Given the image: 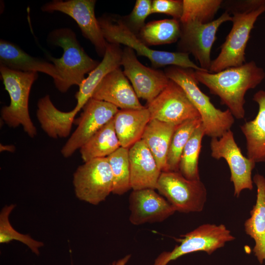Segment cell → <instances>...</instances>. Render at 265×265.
<instances>
[{"instance_id":"1","label":"cell","mask_w":265,"mask_h":265,"mask_svg":"<svg viewBox=\"0 0 265 265\" xmlns=\"http://www.w3.org/2000/svg\"><path fill=\"white\" fill-rule=\"evenodd\" d=\"M194 75L198 83L219 98L221 104L228 107L234 117L241 119L245 116V95L261 83L265 72L252 60L217 73L194 70Z\"/></svg>"},{"instance_id":"2","label":"cell","mask_w":265,"mask_h":265,"mask_svg":"<svg viewBox=\"0 0 265 265\" xmlns=\"http://www.w3.org/2000/svg\"><path fill=\"white\" fill-rule=\"evenodd\" d=\"M194 70L177 66H169L164 73L184 90L197 110L205 135L219 138L232 127L235 117L227 109L222 111L215 107L208 96L203 92L194 75Z\"/></svg>"},{"instance_id":"3","label":"cell","mask_w":265,"mask_h":265,"mask_svg":"<svg viewBox=\"0 0 265 265\" xmlns=\"http://www.w3.org/2000/svg\"><path fill=\"white\" fill-rule=\"evenodd\" d=\"M98 20L107 43L123 44L130 48L135 51L137 55L148 58L155 68L177 66L194 70L206 71L192 61L189 54L150 48L131 30L122 18L103 15L98 18Z\"/></svg>"},{"instance_id":"4","label":"cell","mask_w":265,"mask_h":265,"mask_svg":"<svg viewBox=\"0 0 265 265\" xmlns=\"http://www.w3.org/2000/svg\"><path fill=\"white\" fill-rule=\"evenodd\" d=\"M48 39L53 45L61 47L63 51L60 58L48 55L62 79L58 89L61 93H65L73 85L79 86L85 78V75L100 63L85 53L75 33L70 28L53 30L49 34Z\"/></svg>"},{"instance_id":"5","label":"cell","mask_w":265,"mask_h":265,"mask_svg":"<svg viewBox=\"0 0 265 265\" xmlns=\"http://www.w3.org/2000/svg\"><path fill=\"white\" fill-rule=\"evenodd\" d=\"M0 73L10 100L9 105L1 109L2 120L11 128L22 126L25 132L33 138L37 134V130L30 117L28 101L38 73L12 70L0 64Z\"/></svg>"},{"instance_id":"6","label":"cell","mask_w":265,"mask_h":265,"mask_svg":"<svg viewBox=\"0 0 265 265\" xmlns=\"http://www.w3.org/2000/svg\"><path fill=\"white\" fill-rule=\"evenodd\" d=\"M265 12V3L249 11L232 14V27L218 55L212 60L210 72L217 73L246 62L245 50L251 31L258 17Z\"/></svg>"},{"instance_id":"7","label":"cell","mask_w":265,"mask_h":265,"mask_svg":"<svg viewBox=\"0 0 265 265\" xmlns=\"http://www.w3.org/2000/svg\"><path fill=\"white\" fill-rule=\"evenodd\" d=\"M156 189L180 212H200L207 201V189L201 180L187 179L179 171L161 172Z\"/></svg>"},{"instance_id":"8","label":"cell","mask_w":265,"mask_h":265,"mask_svg":"<svg viewBox=\"0 0 265 265\" xmlns=\"http://www.w3.org/2000/svg\"><path fill=\"white\" fill-rule=\"evenodd\" d=\"M176 238L180 243L169 252H162L155 260L154 265H166L169 262L187 254L203 251L211 255L224 246L235 238L225 225L206 223Z\"/></svg>"},{"instance_id":"9","label":"cell","mask_w":265,"mask_h":265,"mask_svg":"<svg viewBox=\"0 0 265 265\" xmlns=\"http://www.w3.org/2000/svg\"><path fill=\"white\" fill-rule=\"evenodd\" d=\"M76 197L97 205L112 193L113 177L107 158L91 159L79 166L73 174Z\"/></svg>"},{"instance_id":"10","label":"cell","mask_w":265,"mask_h":265,"mask_svg":"<svg viewBox=\"0 0 265 265\" xmlns=\"http://www.w3.org/2000/svg\"><path fill=\"white\" fill-rule=\"evenodd\" d=\"M232 16L224 12L219 17L207 24L195 22L181 23V33L178 41V52L191 54L200 67L209 71L212 60L211 53L216 34L224 23L232 21Z\"/></svg>"},{"instance_id":"11","label":"cell","mask_w":265,"mask_h":265,"mask_svg":"<svg viewBox=\"0 0 265 265\" xmlns=\"http://www.w3.org/2000/svg\"><path fill=\"white\" fill-rule=\"evenodd\" d=\"M210 149L213 158H223L226 161L230 170V181L233 184L235 196L239 197L244 189H253L252 172L256 162L242 154L231 130L219 138H212Z\"/></svg>"},{"instance_id":"12","label":"cell","mask_w":265,"mask_h":265,"mask_svg":"<svg viewBox=\"0 0 265 265\" xmlns=\"http://www.w3.org/2000/svg\"><path fill=\"white\" fill-rule=\"evenodd\" d=\"M95 0H53L41 7L44 12L59 11L73 19L83 36L94 45L97 53L104 56L107 42L95 14Z\"/></svg>"},{"instance_id":"13","label":"cell","mask_w":265,"mask_h":265,"mask_svg":"<svg viewBox=\"0 0 265 265\" xmlns=\"http://www.w3.org/2000/svg\"><path fill=\"white\" fill-rule=\"evenodd\" d=\"M147 105L151 119L177 126L187 120L201 119L183 88L171 80L165 88Z\"/></svg>"},{"instance_id":"14","label":"cell","mask_w":265,"mask_h":265,"mask_svg":"<svg viewBox=\"0 0 265 265\" xmlns=\"http://www.w3.org/2000/svg\"><path fill=\"white\" fill-rule=\"evenodd\" d=\"M82 109L77 128L61 150L65 158L71 157L80 149L119 111L116 106L93 98L89 99Z\"/></svg>"},{"instance_id":"15","label":"cell","mask_w":265,"mask_h":265,"mask_svg":"<svg viewBox=\"0 0 265 265\" xmlns=\"http://www.w3.org/2000/svg\"><path fill=\"white\" fill-rule=\"evenodd\" d=\"M121 65L138 98L147 101L154 100L167 86L169 79L164 72L143 65L135 52L126 47L123 50Z\"/></svg>"},{"instance_id":"16","label":"cell","mask_w":265,"mask_h":265,"mask_svg":"<svg viewBox=\"0 0 265 265\" xmlns=\"http://www.w3.org/2000/svg\"><path fill=\"white\" fill-rule=\"evenodd\" d=\"M129 203V220L135 225L162 222L176 212L166 199L151 188L132 190Z\"/></svg>"},{"instance_id":"17","label":"cell","mask_w":265,"mask_h":265,"mask_svg":"<svg viewBox=\"0 0 265 265\" xmlns=\"http://www.w3.org/2000/svg\"><path fill=\"white\" fill-rule=\"evenodd\" d=\"M91 98L109 103L121 109L144 108L132 85L118 67L109 73L95 90Z\"/></svg>"},{"instance_id":"18","label":"cell","mask_w":265,"mask_h":265,"mask_svg":"<svg viewBox=\"0 0 265 265\" xmlns=\"http://www.w3.org/2000/svg\"><path fill=\"white\" fill-rule=\"evenodd\" d=\"M129 157L132 189H156L161 171L143 140H139L129 148Z\"/></svg>"},{"instance_id":"19","label":"cell","mask_w":265,"mask_h":265,"mask_svg":"<svg viewBox=\"0 0 265 265\" xmlns=\"http://www.w3.org/2000/svg\"><path fill=\"white\" fill-rule=\"evenodd\" d=\"M0 64L11 69L27 72H41L51 76L58 90L62 79L55 66L43 59L33 57L9 41H0Z\"/></svg>"},{"instance_id":"20","label":"cell","mask_w":265,"mask_h":265,"mask_svg":"<svg viewBox=\"0 0 265 265\" xmlns=\"http://www.w3.org/2000/svg\"><path fill=\"white\" fill-rule=\"evenodd\" d=\"M122 53L120 45L107 43L102 60L79 86V89L75 95L77 105L73 109L76 113H78L92 98L95 90L103 79L109 73L120 67Z\"/></svg>"},{"instance_id":"21","label":"cell","mask_w":265,"mask_h":265,"mask_svg":"<svg viewBox=\"0 0 265 265\" xmlns=\"http://www.w3.org/2000/svg\"><path fill=\"white\" fill-rule=\"evenodd\" d=\"M253 181L257 186V199L244 226L246 234L254 240L253 252L262 264L265 261V178L257 174Z\"/></svg>"},{"instance_id":"22","label":"cell","mask_w":265,"mask_h":265,"mask_svg":"<svg viewBox=\"0 0 265 265\" xmlns=\"http://www.w3.org/2000/svg\"><path fill=\"white\" fill-rule=\"evenodd\" d=\"M253 100L258 105V113L240 129L246 140L247 157L256 163L265 162V90L257 91Z\"/></svg>"},{"instance_id":"23","label":"cell","mask_w":265,"mask_h":265,"mask_svg":"<svg viewBox=\"0 0 265 265\" xmlns=\"http://www.w3.org/2000/svg\"><path fill=\"white\" fill-rule=\"evenodd\" d=\"M37 106V119L41 128L49 137L58 138L69 136L77 114L73 110L68 112L59 110L48 95L40 98Z\"/></svg>"},{"instance_id":"24","label":"cell","mask_w":265,"mask_h":265,"mask_svg":"<svg viewBox=\"0 0 265 265\" xmlns=\"http://www.w3.org/2000/svg\"><path fill=\"white\" fill-rule=\"evenodd\" d=\"M151 119L145 106L139 109H120L113 117L114 126L121 147L130 148L141 139Z\"/></svg>"},{"instance_id":"25","label":"cell","mask_w":265,"mask_h":265,"mask_svg":"<svg viewBox=\"0 0 265 265\" xmlns=\"http://www.w3.org/2000/svg\"><path fill=\"white\" fill-rule=\"evenodd\" d=\"M176 126L156 119H150L141 137L161 172L167 171V157Z\"/></svg>"},{"instance_id":"26","label":"cell","mask_w":265,"mask_h":265,"mask_svg":"<svg viewBox=\"0 0 265 265\" xmlns=\"http://www.w3.org/2000/svg\"><path fill=\"white\" fill-rule=\"evenodd\" d=\"M121 147L116 133L113 118L95 133L80 149L84 162L107 158Z\"/></svg>"},{"instance_id":"27","label":"cell","mask_w":265,"mask_h":265,"mask_svg":"<svg viewBox=\"0 0 265 265\" xmlns=\"http://www.w3.org/2000/svg\"><path fill=\"white\" fill-rule=\"evenodd\" d=\"M181 33L180 20L166 19L146 24L137 34L146 45L157 46L178 41Z\"/></svg>"},{"instance_id":"28","label":"cell","mask_w":265,"mask_h":265,"mask_svg":"<svg viewBox=\"0 0 265 265\" xmlns=\"http://www.w3.org/2000/svg\"><path fill=\"white\" fill-rule=\"evenodd\" d=\"M205 135V131L201 123L194 131L182 152L179 164V172L187 179L200 180L198 160L202 139Z\"/></svg>"},{"instance_id":"29","label":"cell","mask_w":265,"mask_h":265,"mask_svg":"<svg viewBox=\"0 0 265 265\" xmlns=\"http://www.w3.org/2000/svg\"><path fill=\"white\" fill-rule=\"evenodd\" d=\"M129 148L120 147L107 157L112 172V193L121 195L132 189Z\"/></svg>"},{"instance_id":"30","label":"cell","mask_w":265,"mask_h":265,"mask_svg":"<svg viewBox=\"0 0 265 265\" xmlns=\"http://www.w3.org/2000/svg\"><path fill=\"white\" fill-rule=\"evenodd\" d=\"M201 119L187 120L177 125L172 135L166 159L167 171H179L182 152Z\"/></svg>"},{"instance_id":"31","label":"cell","mask_w":265,"mask_h":265,"mask_svg":"<svg viewBox=\"0 0 265 265\" xmlns=\"http://www.w3.org/2000/svg\"><path fill=\"white\" fill-rule=\"evenodd\" d=\"M181 23L195 22L207 24L213 21L222 0H183Z\"/></svg>"},{"instance_id":"32","label":"cell","mask_w":265,"mask_h":265,"mask_svg":"<svg viewBox=\"0 0 265 265\" xmlns=\"http://www.w3.org/2000/svg\"><path fill=\"white\" fill-rule=\"evenodd\" d=\"M15 205L5 206L0 213V243H8L17 240L27 246L36 255L39 254V248L44 245L43 242L32 238L28 235L21 234L14 229L11 225L9 216L15 208Z\"/></svg>"},{"instance_id":"33","label":"cell","mask_w":265,"mask_h":265,"mask_svg":"<svg viewBox=\"0 0 265 265\" xmlns=\"http://www.w3.org/2000/svg\"><path fill=\"white\" fill-rule=\"evenodd\" d=\"M152 1L137 0L131 13L123 18L128 26L136 34L146 24V18L151 14Z\"/></svg>"},{"instance_id":"34","label":"cell","mask_w":265,"mask_h":265,"mask_svg":"<svg viewBox=\"0 0 265 265\" xmlns=\"http://www.w3.org/2000/svg\"><path fill=\"white\" fill-rule=\"evenodd\" d=\"M183 10V1L181 0H152L151 14H164L180 20Z\"/></svg>"},{"instance_id":"35","label":"cell","mask_w":265,"mask_h":265,"mask_svg":"<svg viewBox=\"0 0 265 265\" xmlns=\"http://www.w3.org/2000/svg\"><path fill=\"white\" fill-rule=\"evenodd\" d=\"M265 3V0L223 1L221 6L231 15L234 13H243L256 8Z\"/></svg>"},{"instance_id":"36","label":"cell","mask_w":265,"mask_h":265,"mask_svg":"<svg viewBox=\"0 0 265 265\" xmlns=\"http://www.w3.org/2000/svg\"><path fill=\"white\" fill-rule=\"evenodd\" d=\"M15 150V147L12 145H4L0 144V151H8L9 152H14Z\"/></svg>"},{"instance_id":"37","label":"cell","mask_w":265,"mask_h":265,"mask_svg":"<svg viewBox=\"0 0 265 265\" xmlns=\"http://www.w3.org/2000/svg\"><path fill=\"white\" fill-rule=\"evenodd\" d=\"M131 257L130 255H126L123 258L113 262L111 265H125Z\"/></svg>"}]
</instances>
